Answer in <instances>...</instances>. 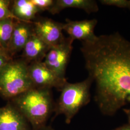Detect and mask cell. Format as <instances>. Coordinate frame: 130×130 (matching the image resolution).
Instances as JSON below:
<instances>
[{
  "instance_id": "cell-1",
  "label": "cell",
  "mask_w": 130,
  "mask_h": 130,
  "mask_svg": "<svg viewBox=\"0 0 130 130\" xmlns=\"http://www.w3.org/2000/svg\"><path fill=\"white\" fill-rule=\"evenodd\" d=\"M80 51L95 83L94 99L103 115L111 116L130 104V41L119 33L82 42Z\"/></svg>"
},
{
  "instance_id": "cell-2",
  "label": "cell",
  "mask_w": 130,
  "mask_h": 130,
  "mask_svg": "<svg viewBox=\"0 0 130 130\" xmlns=\"http://www.w3.org/2000/svg\"><path fill=\"white\" fill-rule=\"evenodd\" d=\"M28 121L32 130L46 125L54 112L51 89L33 87L9 101Z\"/></svg>"
},
{
  "instance_id": "cell-3",
  "label": "cell",
  "mask_w": 130,
  "mask_h": 130,
  "mask_svg": "<svg viewBox=\"0 0 130 130\" xmlns=\"http://www.w3.org/2000/svg\"><path fill=\"white\" fill-rule=\"evenodd\" d=\"M93 80L88 76L82 82L70 83L68 82L60 90V95L55 104V117L63 115L65 122L70 123L80 109L91 100L90 88Z\"/></svg>"
},
{
  "instance_id": "cell-4",
  "label": "cell",
  "mask_w": 130,
  "mask_h": 130,
  "mask_svg": "<svg viewBox=\"0 0 130 130\" xmlns=\"http://www.w3.org/2000/svg\"><path fill=\"white\" fill-rule=\"evenodd\" d=\"M28 63L23 59L11 61L0 71V96L9 101L34 87L29 78Z\"/></svg>"
},
{
  "instance_id": "cell-5",
  "label": "cell",
  "mask_w": 130,
  "mask_h": 130,
  "mask_svg": "<svg viewBox=\"0 0 130 130\" xmlns=\"http://www.w3.org/2000/svg\"><path fill=\"white\" fill-rule=\"evenodd\" d=\"M73 41L68 37L60 44L51 47L43 61L49 69L62 78H66V70L73 49Z\"/></svg>"
},
{
  "instance_id": "cell-6",
  "label": "cell",
  "mask_w": 130,
  "mask_h": 130,
  "mask_svg": "<svg viewBox=\"0 0 130 130\" xmlns=\"http://www.w3.org/2000/svg\"><path fill=\"white\" fill-rule=\"evenodd\" d=\"M29 78L34 87L52 89L53 88L60 91L67 82L49 69L43 61L35 62L28 65Z\"/></svg>"
},
{
  "instance_id": "cell-7",
  "label": "cell",
  "mask_w": 130,
  "mask_h": 130,
  "mask_svg": "<svg viewBox=\"0 0 130 130\" xmlns=\"http://www.w3.org/2000/svg\"><path fill=\"white\" fill-rule=\"evenodd\" d=\"M33 25L34 33L50 46L60 44L65 39L63 23L45 19L33 21Z\"/></svg>"
},
{
  "instance_id": "cell-8",
  "label": "cell",
  "mask_w": 130,
  "mask_h": 130,
  "mask_svg": "<svg viewBox=\"0 0 130 130\" xmlns=\"http://www.w3.org/2000/svg\"><path fill=\"white\" fill-rule=\"evenodd\" d=\"M98 22L96 19L79 21L67 19L65 23H63V29L74 41H92L96 37L94 29Z\"/></svg>"
},
{
  "instance_id": "cell-9",
  "label": "cell",
  "mask_w": 130,
  "mask_h": 130,
  "mask_svg": "<svg viewBox=\"0 0 130 130\" xmlns=\"http://www.w3.org/2000/svg\"><path fill=\"white\" fill-rule=\"evenodd\" d=\"M0 130H32L28 121L11 103L0 107Z\"/></svg>"
},
{
  "instance_id": "cell-10",
  "label": "cell",
  "mask_w": 130,
  "mask_h": 130,
  "mask_svg": "<svg viewBox=\"0 0 130 130\" xmlns=\"http://www.w3.org/2000/svg\"><path fill=\"white\" fill-rule=\"evenodd\" d=\"M33 32V21L25 22L16 20L7 49L10 56L13 58L15 54L22 51Z\"/></svg>"
},
{
  "instance_id": "cell-11",
  "label": "cell",
  "mask_w": 130,
  "mask_h": 130,
  "mask_svg": "<svg viewBox=\"0 0 130 130\" xmlns=\"http://www.w3.org/2000/svg\"><path fill=\"white\" fill-rule=\"evenodd\" d=\"M51 47L33 32L22 50V59L28 64L42 62Z\"/></svg>"
},
{
  "instance_id": "cell-12",
  "label": "cell",
  "mask_w": 130,
  "mask_h": 130,
  "mask_svg": "<svg viewBox=\"0 0 130 130\" xmlns=\"http://www.w3.org/2000/svg\"><path fill=\"white\" fill-rule=\"evenodd\" d=\"M69 8L83 10L89 14L99 11L98 3L94 0H55L54 4L49 12L55 14Z\"/></svg>"
},
{
  "instance_id": "cell-13",
  "label": "cell",
  "mask_w": 130,
  "mask_h": 130,
  "mask_svg": "<svg viewBox=\"0 0 130 130\" xmlns=\"http://www.w3.org/2000/svg\"><path fill=\"white\" fill-rule=\"evenodd\" d=\"M12 13L18 20L31 22L41 11L32 3L31 0L12 1Z\"/></svg>"
},
{
  "instance_id": "cell-14",
  "label": "cell",
  "mask_w": 130,
  "mask_h": 130,
  "mask_svg": "<svg viewBox=\"0 0 130 130\" xmlns=\"http://www.w3.org/2000/svg\"><path fill=\"white\" fill-rule=\"evenodd\" d=\"M16 20L12 18L0 20V47L7 50Z\"/></svg>"
},
{
  "instance_id": "cell-15",
  "label": "cell",
  "mask_w": 130,
  "mask_h": 130,
  "mask_svg": "<svg viewBox=\"0 0 130 130\" xmlns=\"http://www.w3.org/2000/svg\"><path fill=\"white\" fill-rule=\"evenodd\" d=\"M11 4L12 1L0 0V20L8 18L16 19L11 12Z\"/></svg>"
},
{
  "instance_id": "cell-16",
  "label": "cell",
  "mask_w": 130,
  "mask_h": 130,
  "mask_svg": "<svg viewBox=\"0 0 130 130\" xmlns=\"http://www.w3.org/2000/svg\"><path fill=\"white\" fill-rule=\"evenodd\" d=\"M100 3L104 5L130 10V0H101Z\"/></svg>"
},
{
  "instance_id": "cell-17",
  "label": "cell",
  "mask_w": 130,
  "mask_h": 130,
  "mask_svg": "<svg viewBox=\"0 0 130 130\" xmlns=\"http://www.w3.org/2000/svg\"><path fill=\"white\" fill-rule=\"evenodd\" d=\"M32 3L41 12L49 11L54 4L55 0H31Z\"/></svg>"
},
{
  "instance_id": "cell-18",
  "label": "cell",
  "mask_w": 130,
  "mask_h": 130,
  "mask_svg": "<svg viewBox=\"0 0 130 130\" xmlns=\"http://www.w3.org/2000/svg\"><path fill=\"white\" fill-rule=\"evenodd\" d=\"M13 59L14 58L10 56L7 50L0 47V71Z\"/></svg>"
},
{
  "instance_id": "cell-19",
  "label": "cell",
  "mask_w": 130,
  "mask_h": 130,
  "mask_svg": "<svg viewBox=\"0 0 130 130\" xmlns=\"http://www.w3.org/2000/svg\"><path fill=\"white\" fill-rule=\"evenodd\" d=\"M113 130H130V125L128 123L127 124L121 126Z\"/></svg>"
},
{
  "instance_id": "cell-20",
  "label": "cell",
  "mask_w": 130,
  "mask_h": 130,
  "mask_svg": "<svg viewBox=\"0 0 130 130\" xmlns=\"http://www.w3.org/2000/svg\"><path fill=\"white\" fill-rule=\"evenodd\" d=\"M122 110L127 117L128 121V124L130 125V108H124L122 109Z\"/></svg>"
},
{
  "instance_id": "cell-21",
  "label": "cell",
  "mask_w": 130,
  "mask_h": 130,
  "mask_svg": "<svg viewBox=\"0 0 130 130\" xmlns=\"http://www.w3.org/2000/svg\"><path fill=\"white\" fill-rule=\"evenodd\" d=\"M56 130L54 129V128H53L51 126H45L44 127H43L42 128H41L40 130Z\"/></svg>"
}]
</instances>
